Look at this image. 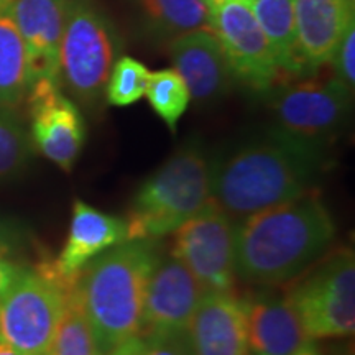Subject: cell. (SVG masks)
<instances>
[{
  "mask_svg": "<svg viewBox=\"0 0 355 355\" xmlns=\"http://www.w3.org/2000/svg\"><path fill=\"white\" fill-rule=\"evenodd\" d=\"M78 277L60 275L51 260H43L33 270H21L0 296V340L21 355L50 352L66 296Z\"/></svg>",
  "mask_w": 355,
  "mask_h": 355,
  "instance_id": "5b68a950",
  "label": "cell"
},
{
  "mask_svg": "<svg viewBox=\"0 0 355 355\" xmlns=\"http://www.w3.org/2000/svg\"><path fill=\"white\" fill-rule=\"evenodd\" d=\"M298 55L304 74L331 63L337 44L354 20L345 0H293Z\"/></svg>",
  "mask_w": 355,
  "mask_h": 355,
  "instance_id": "e0dca14e",
  "label": "cell"
},
{
  "mask_svg": "<svg viewBox=\"0 0 355 355\" xmlns=\"http://www.w3.org/2000/svg\"><path fill=\"white\" fill-rule=\"evenodd\" d=\"M21 270L24 268L17 265L15 261L0 257V296L15 283V279L20 277Z\"/></svg>",
  "mask_w": 355,
  "mask_h": 355,
  "instance_id": "f1b7e54d",
  "label": "cell"
},
{
  "mask_svg": "<svg viewBox=\"0 0 355 355\" xmlns=\"http://www.w3.org/2000/svg\"><path fill=\"white\" fill-rule=\"evenodd\" d=\"M26 242V234L15 220L0 217V257L10 259L21 250Z\"/></svg>",
  "mask_w": 355,
  "mask_h": 355,
  "instance_id": "83f0119b",
  "label": "cell"
},
{
  "mask_svg": "<svg viewBox=\"0 0 355 355\" xmlns=\"http://www.w3.org/2000/svg\"><path fill=\"white\" fill-rule=\"evenodd\" d=\"M35 355H50V354H35Z\"/></svg>",
  "mask_w": 355,
  "mask_h": 355,
  "instance_id": "836d02e7",
  "label": "cell"
},
{
  "mask_svg": "<svg viewBox=\"0 0 355 355\" xmlns=\"http://www.w3.org/2000/svg\"><path fill=\"white\" fill-rule=\"evenodd\" d=\"M68 0H12L10 10L24 40L30 86L38 79L60 83V46Z\"/></svg>",
  "mask_w": 355,
  "mask_h": 355,
  "instance_id": "9a60e30c",
  "label": "cell"
},
{
  "mask_svg": "<svg viewBox=\"0 0 355 355\" xmlns=\"http://www.w3.org/2000/svg\"><path fill=\"white\" fill-rule=\"evenodd\" d=\"M248 3L272 46L279 71L291 76H304L298 55L293 0H248Z\"/></svg>",
  "mask_w": 355,
  "mask_h": 355,
  "instance_id": "d6986e66",
  "label": "cell"
},
{
  "mask_svg": "<svg viewBox=\"0 0 355 355\" xmlns=\"http://www.w3.org/2000/svg\"><path fill=\"white\" fill-rule=\"evenodd\" d=\"M10 2L0 0V107L3 109L19 105L30 89L26 50Z\"/></svg>",
  "mask_w": 355,
  "mask_h": 355,
  "instance_id": "ffe728a7",
  "label": "cell"
},
{
  "mask_svg": "<svg viewBox=\"0 0 355 355\" xmlns=\"http://www.w3.org/2000/svg\"><path fill=\"white\" fill-rule=\"evenodd\" d=\"M158 255L155 241H125L79 273L78 290L96 352H110L141 336L146 283Z\"/></svg>",
  "mask_w": 355,
  "mask_h": 355,
  "instance_id": "3957f363",
  "label": "cell"
},
{
  "mask_svg": "<svg viewBox=\"0 0 355 355\" xmlns=\"http://www.w3.org/2000/svg\"><path fill=\"white\" fill-rule=\"evenodd\" d=\"M94 355H128V350H127V343L119 345L117 349L110 350V352H96Z\"/></svg>",
  "mask_w": 355,
  "mask_h": 355,
  "instance_id": "f546056e",
  "label": "cell"
},
{
  "mask_svg": "<svg viewBox=\"0 0 355 355\" xmlns=\"http://www.w3.org/2000/svg\"><path fill=\"white\" fill-rule=\"evenodd\" d=\"M150 28L175 38L194 30H211L207 0H135Z\"/></svg>",
  "mask_w": 355,
  "mask_h": 355,
  "instance_id": "44dd1931",
  "label": "cell"
},
{
  "mask_svg": "<svg viewBox=\"0 0 355 355\" xmlns=\"http://www.w3.org/2000/svg\"><path fill=\"white\" fill-rule=\"evenodd\" d=\"M173 234V257L183 263L206 293L234 291L237 220L212 201Z\"/></svg>",
  "mask_w": 355,
  "mask_h": 355,
  "instance_id": "ba28073f",
  "label": "cell"
},
{
  "mask_svg": "<svg viewBox=\"0 0 355 355\" xmlns=\"http://www.w3.org/2000/svg\"><path fill=\"white\" fill-rule=\"evenodd\" d=\"M32 144L63 171H71L86 141V123L78 105L61 92L60 83L38 79L28 89Z\"/></svg>",
  "mask_w": 355,
  "mask_h": 355,
  "instance_id": "8fae6325",
  "label": "cell"
},
{
  "mask_svg": "<svg viewBox=\"0 0 355 355\" xmlns=\"http://www.w3.org/2000/svg\"><path fill=\"white\" fill-rule=\"evenodd\" d=\"M211 32L220 43L234 78L255 91H268L282 71L248 0H212Z\"/></svg>",
  "mask_w": 355,
  "mask_h": 355,
  "instance_id": "30bf717a",
  "label": "cell"
},
{
  "mask_svg": "<svg viewBox=\"0 0 355 355\" xmlns=\"http://www.w3.org/2000/svg\"><path fill=\"white\" fill-rule=\"evenodd\" d=\"M345 2L349 3V7H350V8H354V7H355V0H345Z\"/></svg>",
  "mask_w": 355,
  "mask_h": 355,
  "instance_id": "d6a6232c",
  "label": "cell"
},
{
  "mask_svg": "<svg viewBox=\"0 0 355 355\" xmlns=\"http://www.w3.org/2000/svg\"><path fill=\"white\" fill-rule=\"evenodd\" d=\"M207 2H209V3H211V2H212V0H207Z\"/></svg>",
  "mask_w": 355,
  "mask_h": 355,
  "instance_id": "e575fe53",
  "label": "cell"
},
{
  "mask_svg": "<svg viewBox=\"0 0 355 355\" xmlns=\"http://www.w3.org/2000/svg\"><path fill=\"white\" fill-rule=\"evenodd\" d=\"M173 69L180 74L191 99L207 104L224 97L234 83V73L220 43L211 30H194L168 43Z\"/></svg>",
  "mask_w": 355,
  "mask_h": 355,
  "instance_id": "4fadbf2b",
  "label": "cell"
},
{
  "mask_svg": "<svg viewBox=\"0 0 355 355\" xmlns=\"http://www.w3.org/2000/svg\"><path fill=\"white\" fill-rule=\"evenodd\" d=\"M121 40L91 0H68L60 46V84L87 107L104 99Z\"/></svg>",
  "mask_w": 355,
  "mask_h": 355,
  "instance_id": "8992f818",
  "label": "cell"
},
{
  "mask_svg": "<svg viewBox=\"0 0 355 355\" xmlns=\"http://www.w3.org/2000/svg\"><path fill=\"white\" fill-rule=\"evenodd\" d=\"M204 295L206 290L176 257L158 255L146 283L141 336L184 332Z\"/></svg>",
  "mask_w": 355,
  "mask_h": 355,
  "instance_id": "7c38bea8",
  "label": "cell"
},
{
  "mask_svg": "<svg viewBox=\"0 0 355 355\" xmlns=\"http://www.w3.org/2000/svg\"><path fill=\"white\" fill-rule=\"evenodd\" d=\"M285 293L311 340L354 334L355 259L350 248L322 257Z\"/></svg>",
  "mask_w": 355,
  "mask_h": 355,
  "instance_id": "52a82bcc",
  "label": "cell"
},
{
  "mask_svg": "<svg viewBox=\"0 0 355 355\" xmlns=\"http://www.w3.org/2000/svg\"><path fill=\"white\" fill-rule=\"evenodd\" d=\"M184 336L191 355H250L243 300L234 291L206 293Z\"/></svg>",
  "mask_w": 355,
  "mask_h": 355,
  "instance_id": "5bb4252c",
  "label": "cell"
},
{
  "mask_svg": "<svg viewBox=\"0 0 355 355\" xmlns=\"http://www.w3.org/2000/svg\"><path fill=\"white\" fill-rule=\"evenodd\" d=\"M145 97L155 114L175 133L178 122L191 102L189 91L180 74L175 69H159L150 73Z\"/></svg>",
  "mask_w": 355,
  "mask_h": 355,
  "instance_id": "603a6c76",
  "label": "cell"
},
{
  "mask_svg": "<svg viewBox=\"0 0 355 355\" xmlns=\"http://www.w3.org/2000/svg\"><path fill=\"white\" fill-rule=\"evenodd\" d=\"M0 355H21V354L19 352V350H15L13 347H10L8 344L0 340Z\"/></svg>",
  "mask_w": 355,
  "mask_h": 355,
  "instance_id": "4dcf8cb0",
  "label": "cell"
},
{
  "mask_svg": "<svg viewBox=\"0 0 355 355\" xmlns=\"http://www.w3.org/2000/svg\"><path fill=\"white\" fill-rule=\"evenodd\" d=\"M128 355H191L184 332L166 336H140L127 343Z\"/></svg>",
  "mask_w": 355,
  "mask_h": 355,
  "instance_id": "484cf974",
  "label": "cell"
},
{
  "mask_svg": "<svg viewBox=\"0 0 355 355\" xmlns=\"http://www.w3.org/2000/svg\"><path fill=\"white\" fill-rule=\"evenodd\" d=\"M32 137L12 109L0 107V180L17 176L32 153Z\"/></svg>",
  "mask_w": 355,
  "mask_h": 355,
  "instance_id": "d4e9b609",
  "label": "cell"
},
{
  "mask_svg": "<svg viewBox=\"0 0 355 355\" xmlns=\"http://www.w3.org/2000/svg\"><path fill=\"white\" fill-rule=\"evenodd\" d=\"M295 355H319V352L313 344H309V345H306L304 349H301L300 352H296Z\"/></svg>",
  "mask_w": 355,
  "mask_h": 355,
  "instance_id": "1f68e13d",
  "label": "cell"
},
{
  "mask_svg": "<svg viewBox=\"0 0 355 355\" xmlns=\"http://www.w3.org/2000/svg\"><path fill=\"white\" fill-rule=\"evenodd\" d=\"M331 63L334 64L336 79L354 91L355 84V19L349 21L347 28L337 44Z\"/></svg>",
  "mask_w": 355,
  "mask_h": 355,
  "instance_id": "4316f807",
  "label": "cell"
},
{
  "mask_svg": "<svg viewBox=\"0 0 355 355\" xmlns=\"http://www.w3.org/2000/svg\"><path fill=\"white\" fill-rule=\"evenodd\" d=\"M322 146L277 130L212 163V201L235 220L313 191L324 168Z\"/></svg>",
  "mask_w": 355,
  "mask_h": 355,
  "instance_id": "7a4b0ae2",
  "label": "cell"
},
{
  "mask_svg": "<svg viewBox=\"0 0 355 355\" xmlns=\"http://www.w3.org/2000/svg\"><path fill=\"white\" fill-rule=\"evenodd\" d=\"M128 241L125 219L110 216L76 199L64 247L55 260L60 275L76 278L102 252Z\"/></svg>",
  "mask_w": 355,
  "mask_h": 355,
  "instance_id": "ac0fdd59",
  "label": "cell"
},
{
  "mask_svg": "<svg viewBox=\"0 0 355 355\" xmlns=\"http://www.w3.org/2000/svg\"><path fill=\"white\" fill-rule=\"evenodd\" d=\"M150 71L144 63L130 56L115 61L105 86L104 99L114 107H127L145 97Z\"/></svg>",
  "mask_w": 355,
  "mask_h": 355,
  "instance_id": "cb8c5ba5",
  "label": "cell"
},
{
  "mask_svg": "<svg viewBox=\"0 0 355 355\" xmlns=\"http://www.w3.org/2000/svg\"><path fill=\"white\" fill-rule=\"evenodd\" d=\"M336 224L314 191L237 222L235 272L257 286H283L329 250Z\"/></svg>",
  "mask_w": 355,
  "mask_h": 355,
  "instance_id": "6da1fadb",
  "label": "cell"
},
{
  "mask_svg": "<svg viewBox=\"0 0 355 355\" xmlns=\"http://www.w3.org/2000/svg\"><path fill=\"white\" fill-rule=\"evenodd\" d=\"M242 300L250 355H295L313 344L286 293L260 291Z\"/></svg>",
  "mask_w": 355,
  "mask_h": 355,
  "instance_id": "2e32d148",
  "label": "cell"
},
{
  "mask_svg": "<svg viewBox=\"0 0 355 355\" xmlns=\"http://www.w3.org/2000/svg\"><path fill=\"white\" fill-rule=\"evenodd\" d=\"M50 355H94L96 344L91 324L84 311L78 279L66 296V303L58 322L55 337L50 347Z\"/></svg>",
  "mask_w": 355,
  "mask_h": 355,
  "instance_id": "7402d4cb",
  "label": "cell"
},
{
  "mask_svg": "<svg viewBox=\"0 0 355 355\" xmlns=\"http://www.w3.org/2000/svg\"><path fill=\"white\" fill-rule=\"evenodd\" d=\"M352 92L336 78L304 79L282 87L272 101L277 128L293 139L322 146L347 121Z\"/></svg>",
  "mask_w": 355,
  "mask_h": 355,
  "instance_id": "9c48e42d",
  "label": "cell"
},
{
  "mask_svg": "<svg viewBox=\"0 0 355 355\" xmlns=\"http://www.w3.org/2000/svg\"><path fill=\"white\" fill-rule=\"evenodd\" d=\"M212 199V163L189 141L139 186L125 217L128 241H157L196 216Z\"/></svg>",
  "mask_w": 355,
  "mask_h": 355,
  "instance_id": "277c9868",
  "label": "cell"
}]
</instances>
